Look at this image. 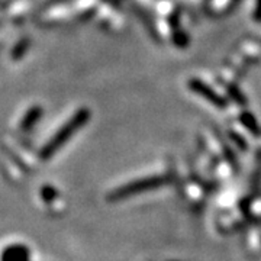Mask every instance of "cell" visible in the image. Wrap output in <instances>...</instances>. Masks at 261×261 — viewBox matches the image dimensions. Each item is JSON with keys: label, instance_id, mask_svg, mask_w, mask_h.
<instances>
[{"label": "cell", "instance_id": "obj_1", "mask_svg": "<svg viewBox=\"0 0 261 261\" xmlns=\"http://www.w3.org/2000/svg\"><path fill=\"white\" fill-rule=\"evenodd\" d=\"M2 261H31V251L25 245H10L2 254Z\"/></svg>", "mask_w": 261, "mask_h": 261}, {"label": "cell", "instance_id": "obj_2", "mask_svg": "<svg viewBox=\"0 0 261 261\" xmlns=\"http://www.w3.org/2000/svg\"><path fill=\"white\" fill-rule=\"evenodd\" d=\"M57 196L56 190L54 189H51V187H45L44 190H42V197L45 199V200H51V199H54Z\"/></svg>", "mask_w": 261, "mask_h": 261}]
</instances>
